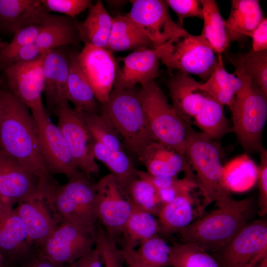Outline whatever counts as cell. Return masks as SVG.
<instances>
[{"instance_id":"obj_1","label":"cell","mask_w":267,"mask_h":267,"mask_svg":"<svg viewBox=\"0 0 267 267\" xmlns=\"http://www.w3.org/2000/svg\"><path fill=\"white\" fill-rule=\"evenodd\" d=\"M0 146L36 176L39 183L54 181L44 164L30 110L8 89H0Z\"/></svg>"},{"instance_id":"obj_2","label":"cell","mask_w":267,"mask_h":267,"mask_svg":"<svg viewBox=\"0 0 267 267\" xmlns=\"http://www.w3.org/2000/svg\"><path fill=\"white\" fill-rule=\"evenodd\" d=\"M254 212L251 199H233L183 229L180 232L182 243H194L207 252H215L251 221Z\"/></svg>"},{"instance_id":"obj_3","label":"cell","mask_w":267,"mask_h":267,"mask_svg":"<svg viewBox=\"0 0 267 267\" xmlns=\"http://www.w3.org/2000/svg\"><path fill=\"white\" fill-rule=\"evenodd\" d=\"M101 114L110 122L124 146L137 155L156 141L148 127L140 97L135 87L122 89H113L108 100L101 104Z\"/></svg>"},{"instance_id":"obj_4","label":"cell","mask_w":267,"mask_h":267,"mask_svg":"<svg viewBox=\"0 0 267 267\" xmlns=\"http://www.w3.org/2000/svg\"><path fill=\"white\" fill-rule=\"evenodd\" d=\"M184 155L205 197L215 202L217 207L233 199L224 182L220 152L214 140L191 126Z\"/></svg>"},{"instance_id":"obj_5","label":"cell","mask_w":267,"mask_h":267,"mask_svg":"<svg viewBox=\"0 0 267 267\" xmlns=\"http://www.w3.org/2000/svg\"><path fill=\"white\" fill-rule=\"evenodd\" d=\"M141 102L149 130L155 140L184 156L191 124L171 105L154 81L140 86Z\"/></svg>"},{"instance_id":"obj_6","label":"cell","mask_w":267,"mask_h":267,"mask_svg":"<svg viewBox=\"0 0 267 267\" xmlns=\"http://www.w3.org/2000/svg\"><path fill=\"white\" fill-rule=\"evenodd\" d=\"M238 77L243 80L244 84L229 106L232 129L245 150L260 153L264 148L262 137L267 119V95L249 78Z\"/></svg>"},{"instance_id":"obj_7","label":"cell","mask_w":267,"mask_h":267,"mask_svg":"<svg viewBox=\"0 0 267 267\" xmlns=\"http://www.w3.org/2000/svg\"><path fill=\"white\" fill-rule=\"evenodd\" d=\"M160 61L170 73L177 70L206 81L218 64V56L201 35L186 31L162 45Z\"/></svg>"},{"instance_id":"obj_8","label":"cell","mask_w":267,"mask_h":267,"mask_svg":"<svg viewBox=\"0 0 267 267\" xmlns=\"http://www.w3.org/2000/svg\"><path fill=\"white\" fill-rule=\"evenodd\" d=\"M48 192L61 222L96 226V183L90 178L84 175L63 185L55 182L49 187Z\"/></svg>"},{"instance_id":"obj_9","label":"cell","mask_w":267,"mask_h":267,"mask_svg":"<svg viewBox=\"0 0 267 267\" xmlns=\"http://www.w3.org/2000/svg\"><path fill=\"white\" fill-rule=\"evenodd\" d=\"M30 111L35 123L42 157L48 172L51 175H63L68 180L84 175L76 166L65 137L57 125L52 122L44 106Z\"/></svg>"},{"instance_id":"obj_10","label":"cell","mask_w":267,"mask_h":267,"mask_svg":"<svg viewBox=\"0 0 267 267\" xmlns=\"http://www.w3.org/2000/svg\"><path fill=\"white\" fill-rule=\"evenodd\" d=\"M96 226L62 222L37 253L57 266L71 264L94 247Z\"/></svg>"},{"instance_id":"obj_11","label":"cell","mask_w":267,"mask_h":267,"mask_svg":"<svg viewBox=\"0 0 267 267\" xmlns=\"http://www.w3.org/2000/svg\"><path fill=\"white\" fill-rule=\"evenodd\" d=\"M221 267H255L267 256V222L250 221L215 251Z\"/></svg>"},{"instance_id":"obj_12","label":"cell","mask_w":267,"mask_h":267,"mask_svg":"<svg viewBox=\"0 0 267 267\" xmlns=\"http://www.w3.org/2000/svg\"><path fill=\"white\" fill-rule=\"evenodd\" d=\"M97 221L108 236L117 243L133 211L124 188L111 173L96 183Z\"/></svg>"},{"instance_id":"obj_13","label":"cell","mask_w":267,"mask_h":267,"mask_svg":"<svg viewBox=\"0 0 267 267\" xmlns=\"http://www.w3.org/2000/svg\"><path fill=\"white\" fill-rule=\"evenodd\" d=\"M17 204L14 209L25 224L30 244L37 252L62 222L50 198L48 186L38 184L32 195Z\"/></svg>"},{"instance_id":"obj_14","label":"cell","mask_w":267,"mask_h":267,"mask_svg":"<svg viewBox=\"0 0 267 267\" xmlns=\"http://www.w3.org/2000/svg\"><path fill=\"white\" fill-rule=\"evenodd\" d=\"M69 102L57 105L52 112L56 116L57 125L66 140L76 167L90 178L99 172L91 151V137L81 112L72 107Z\"/></svg>"},{"instance_id":"obj_15","label":"cell","mask_w":267,"mask_h":267,"mask_svg":"<svg viewBox=\"0 0 267 267\" xmlns=\"http://www.w3.org/2000/svg\"><path fill=\"white\" fill-rule=\"evenodd\" d=\"M126 15L148 38L153 48H157L183 34L185 30L171 18L164 0H134Z\"/></svg>"},{"instance_id":"obj_16","label":"cell","mask_w":267,"mask_h":267,"mask_svg":"<svg viewBox=\"0 0 267 267\" xmlns=\"http://www.w3.org/2000/svg\"><path fill=\"white\" fill-rule=\"evenodd\" d=\"M162 45L141 47L116 60V72L113 89L132 88L154 81L159 75Z\"/></svg>"},{"instance_id":"obj_17","label":"cell","mask_w":267,"mask_h":267,"mask_svg":"<svg viewBox=\"0 0 267 267\" xmlns=\"http://www.w3.org/2000/svg\"><path fill=\"white\" fill-rule=\"evenodd\" d=\"M44 53L34 61L9 64L4 69L8 90L30 110L44 106L42 96L44 89Z\"/></svg>"},{"instance_id":"obj_18","label":"cell","mask_w":267,"mask_h":267,"mask_svg":"<svg viewBox=\"0 0 267 267\" xmlns=\"http://www.w3.org/2000/svg\"><path fill=\"white\" fill-rule=\"evenodd\" d=\"M78 58L98 102L108 99L115 81L116 63L113 53L106 48L85 44Z\"/></svg>"},{"instance_id":"obj_19","label":"cell","mask_w":267,"mask_h":267,"mask_svg":"<svg viewBox=\"0 0 267 267\" xmlns=\"http://www.w3.org/2000/svg\"><path fill=\"white\" fill-rule=\"evenodd\" d=\"M39 183L37 178L0 146V192L13 206L32 195Z\"/></svg>"},{"instance_id":"obj_20","label":"cell","mask_w":267,"mask_h":267,"mask_svg":"<svg viewBox=\"0 0 267 267\" xmlns=\"http://www.w3.org/2000/svg\"><path fill=\"white\" fill-rule=\"evenodd\" d=\"M69 66L68 51L61 47L44 53L43 93L47 106L51 111L59 104L69 102L67 87Z\"/></svg>"},{"instance_id":"obj_21","label":"cell","mask_w":267,"mask_h":267,"mask_svg":"<svg viewBox=\"0 0 267 267\" xmlns=\"http://www.w3.org/2000/svg\"><path fill=\"white\" fill-rule=\"evenodd\" d=\"M199 84L189 75L179 72L172 75L168 83L172 106L190 124L211 97Z\"/></svg>"},{"instance_id":"obj_22","label":"cell","mask_w":267,"mask_h":267,"mask_svg":"<svg viewBox=\"0 0 267 267\" xmlns=\"http://www.w3.org/2000/svg\"><path fill=\"white\" fill-rule=\"evenodd\" d=\"M137 156L153 176L178 178L184 172L186 176L195 178L184 156L157 141L147 145Z\"/></svg>"},{"instance_id":"obj_23","label":"cell","mask_w":267,"mask_h":267,"mask_svg":"<svg viewBox=\"0 0 267 267\" xmlns=\"http://www.w3.org/2000/svg\"><path fill=\"white\" fill-rule=\"evenodd\" d=\"M36 250L30 244L25 224L14 208L0 221V253L12 267L17 265Z\"/></svg>"},{"instance_id":"obj_24","label":"cell","mask_w":267,"mask_h":267,"mask_svg":"<svg viewBox=\"0 0 267 267\" xmlns=\"http://www.w3.org/2000/svg\"><path fill=\"white\" fill-rule=\"evenodd\" d=\"M51 14L40 0H0V29L14 34L25 27L44 23Z\"/></svg>"},{"instance_id":"obj_25","label":"cell","mask_w":267,"mask_h":267,"mask_svg":"<svg viewBox=\"0 0 267 267\" xmlns=\"http://www.w3.org/2000/svg\"><path fill=\"white\" fill-rule=\"evenodd\" d=\"M77 21L64 15L51 14L43 23L36 44L43 53L81 41Z\"/></svg>"},{"instance_id":"obj_26","label":"cell","mask_w":267,"mask_h":267,"mask_svg":"<svg viewBox=\"0 0 267 267\" xmlns=\"http://www.w3.org/2000/svg\"><path fill=\"white\" fill-rule=\"evenodd\" d=\"M79 52L77 50L68 51V100L77 110L97 113L98 102L80 65Z\"/></svg>"},{"instance_id":"obj_27","label":"cell","mask_w":267,"mask_h":267,"mask_svg":"<svg viewBox=\"0 0 267 267\" xmlns=\"http://www.w3.org/2000/svg\"><path fill=\"white\" fill-rule=\"evenodd\" d=\"M264 18L258 0H232L225 24L230 44L245 36L251 37Z\"/></svg>"},{"instance_id":"obj_28","label":"cell","mask_w":267,"mask_h":267,"mask_svg":"<svg viewBox=\"0 0 267 267\" xmlns=\"http://www.w3.org/2000/svg\"><path fill=\"white\" fill-rule=\"evenodd\" d=\"M194 215L191 192L179 195L160 209L157 215L159 232L165 235L180 232L193 222Z\"/></svg>"},{"instance_id":"obj_29","label":"cell","mask_w":267,"mask_h":267,"mask_svg":"<svg viewBox=\"0 0 267 267\" xmlns=\"http://www.w3.org/2000/svg\"><path fill=\"white\" fill-rule=\"evenodd\" d=\"M113 20L103 3L97 0L89 8L85 19L76 22L81 41L85 44L106 48Z\"/></svg>"},{"instance_id":"obj_30","label":"cell","mask_w":267,"mask_h":267,"mask_svg":"<svg viewBox=\"0 0 267 267\" xmlns=\"http://www.w3.org/2000/svg\"><path fill=\"white\" fill-rule=\"evenodd\" d=\"M144 47L153 48L150 41L132 20L126 15L113 18L106 49L113 53Z\"/></svg>"},{"instance_id":"obj_31","label":"cell","mask_w":267,"mask_h":267,"mask_svg":"<svg viewBox=\"0 0 267 267\" xmlns=\"http://www.w3.org/2000/svg\"><path fill=\"white\" fill-rule=\"evenodd\" d=\"M218 64L210 77L199 87L210 97L224 106L231 104L243 86L242 79L225 69L222 54H218Z\"/></svg>"},{"instance_id":"obj_32","label":"cell","mask_w":267,"mask_h":267,"mask_svg":"<svg viewBox=\"0 0 267 267\" xmlns=\"http://www.w3.org/2000/svg\"><path fill=\"white\" fill-rule=\"evenodd\" d=\"M121 250L124 259L141 267H170L171 246L158 235L147 240L134 250L124 247Z\"/></svg>"},{"instance_id":"obj_33","label":"cell","mask_w":267,"mask_h":267,"mask_svg":"<svg viewBox=\"0 0 267 267\" xmlns=\"http://www.w3.org/2000/svg\"><path fill=\"white\" fill-rule=\"evenodd\" d=\"M159 232L158 222L154 215L133 207L121 236L122 247L134 250L147 240L158 235Z\"/></svg>"},{"instance_id":"obj_34","label":"cell","mask_w":267,"mask_h":267,"mask_svg":"<svg viewBox=\"0 0 267 267\" xmlns=\"http://www.w3.org/2000/svg\"><path fill=\"white\" fill-rule=\"evenodd\" d=\"M204 25L201 35L217 54H222L230 44L225 20L213 0H200Z\"/></svg>"},{"instance_id":"obj_35","label":"cell","mask_w":267,"mask_h":267,"mask_svg":"<svg viewBox=\"0 0 267 267\" xmlns=\"http://www.w3.org/2000/svg\"><path fill=\"white\" fill-rule=\"evenodd\" d=\"M235 68L237 77L249 78L267 95V50L254 52L252 50L229 56Z\"/></svg>"},{"instance_id":"obj_36","label":"cell","mask_w":267,"mask_h":267,"mask_svg":"<svg viewBox=\"0 0 267 267\" xmlns=\"http://www.w3.org/2000/svg\"><path fill=\"white\" fill-rule=\"evenodd\" d=\"M91 149L95 160L102 162L124 187L136 175L125 151H112L91 138Z\"/></svg>"},{"instance_id":"obj_37","label":"cell","mask_w":267,"mask_h":267,"mask_svg":"<svg viewBox=\"0 0 267 267\" xmlns=\"http://www.w3.org/2000/svg\"><path fill=\"white\" fill-rule=\"evenodd\" d=\"M201 133L210 138L218 139L231 131L223 110V106L210 98L193 122Z\"/></svg>"},{"instance_id":"obj_38","label":"cell","mask_w":267,"mask_h":267,"mask_svg":"<svg viewBox=\"0 0 267 267\" xmlns=\"http://www.w3.org/2000/svg\"><path fill=\"white\" fill-rule=\"evenodd\" d=\"M170 267H221L218 261L199 245L191 243L171 246Z\"/></svg>"},{"instance_id":"obj_39","label":"cell","mask_w":267,"mask_h":267,"mask_svg":"<svg viewBox=\"0 0 267 267\" xmlns=\"http://www.w3.org/2000/svg\"><path fill=\"white\" fill-rule=\"evenodd\" d=\"M80 112L92 139L110 150L125 151L119 134L104 116L101 114Z\"/></svg>"},{"instance_id":"obj_40","label":"cell","mask_w":267,"mask_h":267,"mask_svg":"<svg viewBox=\"0 0 267 267\" xmlns=\"http://www.w3.org/2000/svg\"><path fill=\"white\" fill-rule=\"evenodd\" d=\"M124 188L133 207L157 216L162 205L151 183L136 176Z\"/></svg>"},{"instance_id":"obj_41","label":"cell","mask_w":267,"mask_h":267,"mask_svg":"<svg viewBox=\"0 0 267 267\" xmlns=\"http://www.w3.org/2000/svg\"><path fill=\"white\" fill-rule=\"evenodd\" d=\"M94 246L99 252L103 267H123L124 260L121 249L101 225L96 226Z\"/></svg>"},{"instance_id":"obj_42","label":"cell","mask_w":267,"mask_h":267,"mask_svg":"<svg viewBox=\"0 0 267 267\" xmlns=\"http://www.w3.org/2000/svg\"><path fill=\"white\" fill-rule=\"evenodd\" d=\"M43 24L30 25L16 31L11 41L0 50V61L18 48L36 43Z\"/></svg>"},{"instance_id":"obj_43","label":"cell","mask_w":267,"mask_h":267,"mask_svg":"<svg viewBox=\"0 0 267 267\" xmlns=\"http://www.w3.org/2000/svg\"><path fill=\"white\" fill-rule=\"evenodd\" d=\"M49 12H55L72 18L89 9L93 4L90 0H40Z\"/></svg>"},{"instance_id":"obj_44","label":"cell","mask_w":267,"mask_h":267,"mask_svg":"<svg viewBox=\"0 0 267 267\" xmlns=\"http://www.w3.org/2000/svg\"><path fill=\"white\" fill-rule=\"evenodd\" d=\"M176 13L179 25L182 26L183 20L187 18L196 17L203 19V9L200 0H165Z\"/></svg>"},{"instance_id":"obj_45","label":"cell","mask_w":267,"mask_h":267,"mask_svg":"<svg viewBox=\"0 0 267 267\" xmlns=\"http://www.w3.org/2000/svg\"><path fill=\"white\" fill-rule=\"evenodd\" d=\"M260 161L258 166L257 179L259 187V214L261 217L267 213V150L264 148L260 153Z\"/></svg>"},{"instance_id":"obj_46","label":"cell","mask_w":267,"mask_h":267,"mask_svg":"<svg viewBox=\"0 0 267 267\" xmlns=\"http://www.w3.org/2000/svg\"><path fill=\"white\" fill-rule=\"evenodd\" d=\"M43 54L34 43L18 48L0 62L6 65L25 63L37 59Z\"/></svg>"},{"instance_id":"obj_47","label":"cell","mask_w":267,"mask_h":267,"mask_svg":"<svg viewBox=\"0 0 267 267\" xmlns=\"http://www.w3.org/2000/svg\"><path fill=\"white\" fill-rule=\"evenodd\" d=\"M252 51L261 52L267 50V19L262 21L252 33Z\"/></svg>"},{"instance_id":"obj_48","label":"cell","mask_w":267,"mask_h":267,"mask_svg":"<svg viewBox=\"0 0 267 267\" xmlns=\"http://www.w3.org/2000/svg\"><path fill=\"white\" fill-rule=\"evenodd\" d=\"M76 262L81 267H103L99 252L95 246Z\"/></svg>"},{"instance_id":"obj_49","label":"cell","mask_w":267,"mask_h":267,"mask_svg":"<svg viewBox=\"0 0 267 267\" xmlns=\"http://www.w3.org/2000/svg\"><path fill=\"white\" fill-rule=\"evenodd\" d=\"M12 267H60L35 252L20 264Z\"/></svg>"},{"instance_id":"obj_50","label":"cell","mask_w":267,"mask_h":267,"mask_svg":"<svg viewBox=\"0 0 267 267\" xmlns=\"http://www.w3.org/2000/svg\"><path fill=\"white\" fill-rule=\"evenodd\" d=\"M13 209V206L5 201L0 192V221L3 220Z\"/></svg>"},{"instance_id":"obj_51","label":"cell","mask_w":267,"mask_h":267,"mask_svg":"<svg viewBox=\"0 0 267 267\" xmlns=\"http://www.w3.org/2000/svg\"><path fill=\"white\" fill-rule=\"evenodd\" d=\"M109 5L113 6H122L127 3L128 1L126 0H107Z\"/></svg>"},{"instance_id":"obj_52","label":"cell","mask_w":267,"mask_h":267,"mask_svg":"<svg viewBox=\"0 0 267 267\" xmlns=\"http://www.w3.org/2000/svg\"><path fill=\"white\" fill-rule=\"evenodd\" d=\"M255 267H267V256L264 257Z\"/></svg>"},{"instance_id":"obj_53","label":"cell","mask_w":267,"mask_h":267,"mask_svg":"<svg viewBox=\"0 0 267 267\" xmlns=\"http://www.w3.org/2000/svg\"><path fill=\"white\" fill-rule=\"evenodd\" d=\"M60 267H81L76 262L67 265L60 266Z\"/></svg>"},{"instance_id":"obj_54","label":"cell","mask_w":267,"mask_h":267,"mask_svg":"<svg viewBox=\"0 0 267 267\" xmlns=\"http://www.w3.org/2000/svg\"><path fill=\"white\" fill-rule=\"evenodd\" d=\"M2 258L0 253V267H2Z\"/></svg>"},{"instance_id":"obj_55","label":"cell","mask_w":267,"mask_h":267,"mask_svg":"<svg viewBox=\"0 0 267 267\" xmlns=\"http://www.w3.org/2000/svg\"></svg>"}]
</instances>
